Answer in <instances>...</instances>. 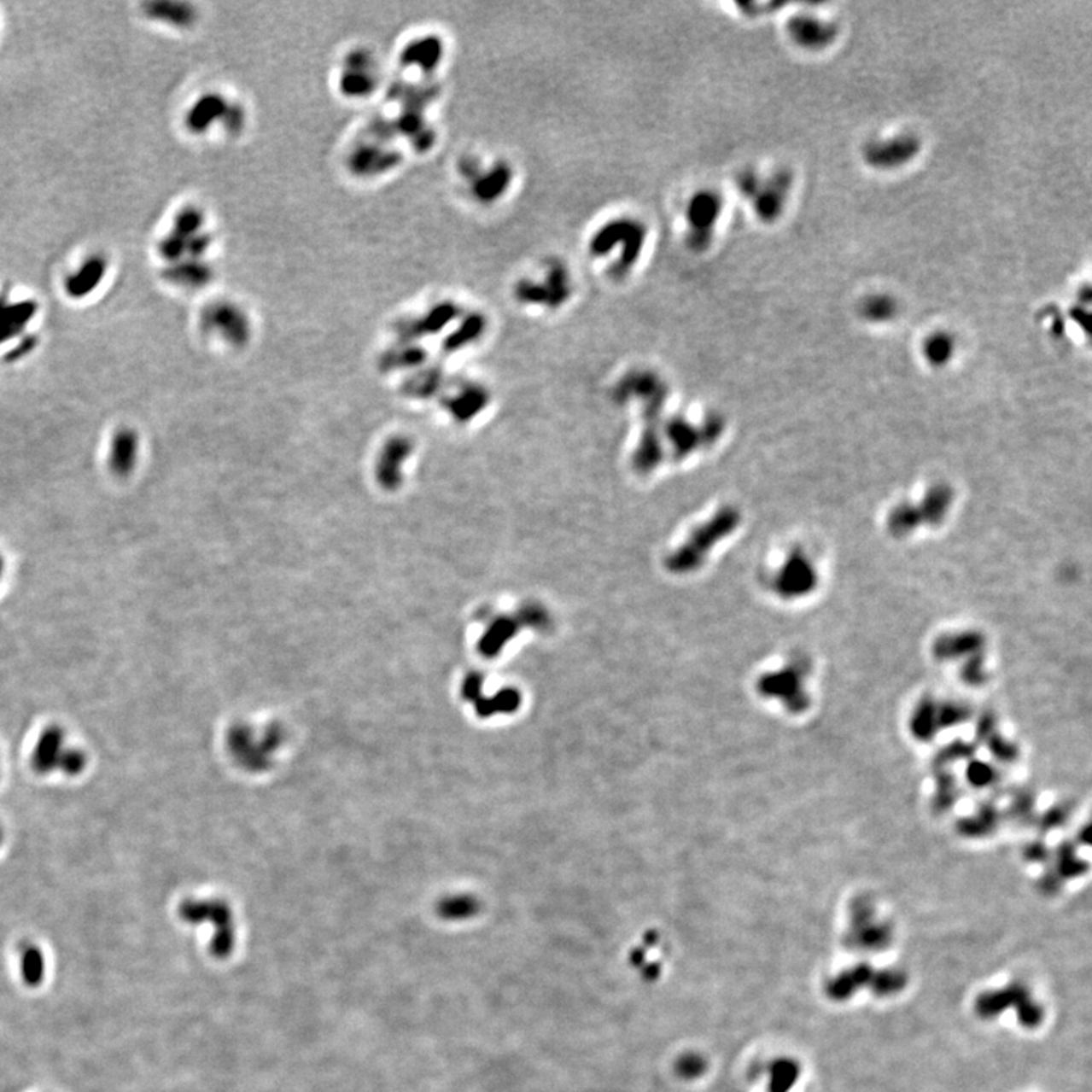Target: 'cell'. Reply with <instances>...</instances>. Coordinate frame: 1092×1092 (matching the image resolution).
I'll list each match as a JSON object with an SVG mask.
<instances>
[{"mask_svg": "<svg viewBox=\"0 0 1092 1092\" xmlns=\"http://www.w3.org/2000/svg\"><path fill=\"white\" fill-rule=\"evenodd\" d=\"M736 523L734 515L732 511L722 513V515L715 517L713 521L703 525L701 528L693 534V543L695 546H685L683 550L679 551L675 556L671 558L672 569H689L695 568L699 564V557L703 556V552L706 554L710 550V543L718 542L721 537L726 536L733 528V525Z\"/></svg>", "mask_w": 1092, "mask_h": 1092, "instance_id": "8992f818", "label": "cell"}, {"mask_svg": "<svg viewBox=\"0 0 1092 1092\" xmlns=\"http://www.w3.org/2000/svg\"><path fill=\"white\" fill-rule=\"evenodd\" d=\"M648 238L646 225L634 218L611 219L592 234L587 249L591 257L603 260L619 249L616 260L609 266L607 273L613 279H625L636 267L644 254Z\"/></svg>", "mask_w": 1092, "mask_h": 1092, "instance_id": "6da1fadb", "label": "cell"}, {"mask_svg": "<svg viewBox=\"0 0 1092 1092\" xmlns=\"http://www.w3.org/2000/svg\"><path fill=\"white\" fill-rule=\"evenodd\" d=\"M920 149L914 137L902 136L873 143L867 149V160L875 167H896L908 163Z\"/></svg>", "mask_w": 1092, "mask_h": 1092, "instance_id": "52a82bcc", "label": "cell"}, {"mask_svg": "<svg viewBox=\"0 0 1092 1092\" xmlns=\"http://www.w3.org/2000/svg\"><path fill=\"white\" fill-rule=\"evenodd\" d=\"M789 35L803 48H824L833 40L835 27L810 17H798L789 23Z\"/></svg>", "mask_w": 1092, "mask_h": 1092, "instance_id": "ba28073f", "label": "cell"}, {"mask_svg": "<svg viewBox=\"0 0 1092 1092\" xmlns=\"http://www.w3.org/2000/svg\"><path fill=\"white\" fill-rule=\"evenodd\" d=\"M347 61V64L357 67V70H345V75L342 78L343 91L353 96L367 95L375 87V75L372 70L363 73V68L372 66V60L366 54H353Z\"/></svg>", "mask_w": 1092, "mask_h": 1092, "instance_id": "9c48e42d", "label": "cell"}, {"mask_svg": "<svg viewBox=\"0 0 1092 1092\" xmlns=\"http://www.w3.org/2000/svg\"><path fill=\"white\" fill-rule=\"evenodd\" d=\"M458 173L468 181L469 190L476 202L495 204L509 193L515 172L507 161H496L482 167L476 156H463Z\"/></svg>", "mask_w": 1092, "mask_h": 1092, "instance_id": "5b68a950", "label": "cell"}, {"mask_svg": "<svg viewBox=\"0 0 1092 1092\" xmlns=\"http://www.w3.org/2000/svg\"><path fill=\"white\" fill-rule=\"evenodd\" d=\"M927 353L935 360H941V359L949 357V353H951L950 340L945 339V337H935V339L930 340L929 345H927Z\"/></svg>", "mask_w": 1092, "mask_h": 1092, "instance_id": "5bb4252c", "label": "cell"}, {"mask_svg": "<svg viewBox=\"0 0 1092 1092\" xmlns=\"http://www.w3.org/2000/svg\"><path fill=\"white\" fill-rule=\"evenodd\" d=\"M724 210V199L710 189L695 191L686 205V242L693 252L710 248Z\"/></svg>", "mask_w": 1092, "mask_h": 1092, "instance_id": "277c9868", "label": "cell"}, {"mask_svg": "<svg viewBox=\"0 0 1092 1092\" xmlns=\"http://www.w3.org/2000/svg\"><path fill=\"white\" fill-rule=\"evenodd\" d=\"M896 312V304L886 296H873L863 304V314L871 320H886Z\"/></svg>", "mask_w": 1092, "mask_h": 1092, "instance_id": "8fae6325", "label": "cell"}, {"mask_svg": "<svg viewBox=\"0 0 1092 1092\" xmlns=\"http://www.w3.org/2000/svg\"><path fill=\"white\" fill-rule=\"evenodd\" d=\"M443 46L439 38L428 37L425 40L412 43L406 52L404 60L412 66H421L425 70H433L441 64Z\"/></svg>", "mask_w": 1092, "mask_h": 1092, "instance_id": "30bf717a", "label": "cell"}, {"mask_svg": "<svg viewBox=\"0 0 1092 1092\" xmlns=\"http://www.w3.org/2000/svg\"><path fill=\"white\" fill-rule=\"evenodd\" d=\"M574 292L568 266L550 260L540 278H521L515 285V298L523 306H540L556 310L564 306Z\"/></svg>", "mask_w": 1092, "mask_h": 1092, "instance_id": "3957f363", "label": "cell"}, {"mask_svg": "<svg viewBox=\"0 0 1092 1092\" xmlns=\"http://www.w3.org/2000/svg\"><path fill=\"white\" fill-rule=\"evenodd\" d=\"M136 441H134L132 435H119V441L114 445V463L119 466V469L126 470V469L131 468L126 457H129V460L132 462L134 455H136Z\"/></svg>", "mask_w": 1092, "mask_h": 1092, "instance_id": "7c38bea8", "label": "cell"}, {"mask_svg": "<svg viewBox=\"0 0 1092 1092\" xmlns=\"http://www.w3.org/2000/svg\"><path fill=\"white\" fill-rule=\"evenodd\" d=\"M738 189L742 196L753 205L754 213L763 222H773L786 207L792 187V177L787 170L774 172L762 177L754 170H744L738 177Z\"/></svg>", "mask_w": 1092, "mask_h": 1092, "instance_id": "7a4b0ae2", "label": "cell"}, {"mask_svg": "<svg viewBox=\"0 0 1092 1092\" xmlns=\"http://www.w3.org/2000/svg\"><path fill=\"white\" fill-rule=\"evenodd\" d=\"M687 425H689V423H685V422L681 421L672 422V441H675V445H677V451H679V453L680 451H681V453H687L689 448L695 445L697 435H695V431H693V429L691 431V428L687 427Z\"/></svg>", "mask_w": 1092, "mask_h": 1092, "instance_id": "4fadbf2b", "label": "cell"}]
</instances>
